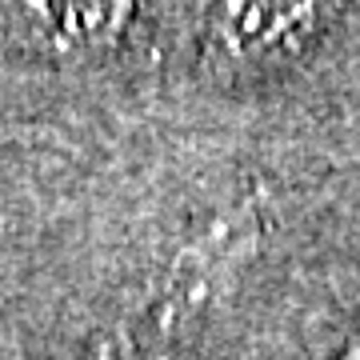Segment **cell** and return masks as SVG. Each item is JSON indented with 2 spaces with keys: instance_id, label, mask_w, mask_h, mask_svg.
<instances>
[{
  "instance_id": "6da1fadb",
  "label": "cell",
  "mask_w": 360,
  "mask_h": 360,
  "mask_svg": "<svg viewBox=\"0 0 360 360\" xmlns=\"http://www.w3.org/2000/svg\"><path fill=\"white\" fill-rule=\"evenodd\" d=\"M257 240V212L252 205H245L240 212H232L229 220H220L217 229L200 236L196 245H188L176 257L168 281L160 284V296L141 312L136 321V336L141 345H165L176 336V328H184L188 316L205 309V300L212 296L217 281L224 276L236 257H245Z\"/></svg>"
},
{
  "instance_id": "7a4b0ae2",
  "label": "cell",
  "mask_w": 360,
  "mask_h": 360,
  "mask_svg": "<svg viewBox=\"0 0 360 360\" xmlns=\"http://www.w3.org/2000/svg\"><path fill=\"white\" fill-rule=\"evenodd\" d=\"M352 360H360V345H356V348H352Z\"/></svg>"
}]
</instances>
